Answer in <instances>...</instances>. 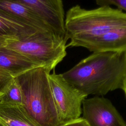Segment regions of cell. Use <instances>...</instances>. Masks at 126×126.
Segmentation results:
<instances>
[{
    "label": "cell",
    "mask_w": 126,
    "mask_h": 126,
    "mask_svg": "<svg viewBox=\"0 0 126 126\" xmlns=\"http://www.w3.org/2000/svg\"><path fill=\"white\" fill-rule=\"evenodd\" d=\"M126 72V51L93 53L62 74L87 96H103L123 89Z\"/></svg>",
    "instance_id": "1"
},
{
    "label": "cell",
    "mask_w": 126,
    "mask_h": 126,
    "mask_svg": "<svg viewBox=\"0 0 126 126\" xmlns=\"http://www.w3.org/2000/svg\"><path fill=\"white\" fill-rule=\"evenodd\" d=\"M50 71L39 67L16 78L23 92V106L38 126H60L61 121L49 80Z\"/></svg>",
    "instance_id": "2"
},
{
    "label": "cell",
    "mask_w": 126,
    "mask_h": 126,
    "mask_svg": "<svg viewBox=\"0 0 126 126\" xmlns=\"http://www.w3.org/2000/svg\"><path fill=\"white\" fill-rule=\"evenodd\" d=\"M122 27H126V13L109 5L87 10L76 5L65 14L66 41L92 37Z\"/></svg>",
    "instance_id": "3"
},
{
    "label": "cell",
    "mask_w": 126,
    "mask_h": 126,
    "mask_svg": "<svg viewBox=\"0 0 126 126\" xmlns=\"http://www.w3.org/2000/svg\"><path fill=\"white\" fill-rule=\"evenodd\" d=\"M66 42L51 33L36 32L22 38L8 39L4 48L23 55L39 67L51 71L66 56Z\"/></svg>",
    "instance_id": "4"
},
{
    "label": "cell",
    "mask_w": 126,
    "mask_h": 126,
    "mask_svg": "<svg viewBox=\"0 0 126 126\" xmlns=\"http://www.w3.org/2000/svg\"><path fill=\"white\" fill-rule=\"evenodd\" d=\"M49 80L62 124L80 118L82 103L87 95L66 81L62 74L56 73L54 70L49 74Z\"/></svg>",
    "instance_id": "5"
},
{
    "label": "cell",
    "mask_w": 126,
    "mask_h": 126,
    "mask_svg": "<svg viewBox=\"0 0 126 126\" xmlns=\"http://www.w3.org/2000/svg\"><path fill=\"white\" fill-rule=\"evenodd\" d=\"M82 117L89 126H126V123L108 99L94 96L83 101Z\"/></svg>",
    "instance_id": "6"
},
{
    "label": "cell",
    "mask_w": 126,
    "mask_h": 126,
    "mask_svg": "<svg viewBox=\"0 0 126 126\" xmlns=\"http://www.w3.org/2000/svg\"><path fill=\"white\" fill-rule=\"evenodd\" d=\"M32 10L49 30L65 39V13L61 0H18Z\"/></svg>",
    "instance_id": "7"
},
{
    "label": "cell",
    "mask_w": 126,
    "mask_h": 126,
    "mask_svg": "<svg viewBox=\"0 0 126 126\" xmlns=\"http://www.w3.org/2000/svg\"><path fill=\"white\" fill-rule=\"evenodd\" d=\"M68 47H82L93 53L126 51V27L111 29L95 36L70 40Z\"/></svg>",
    "instance_id": "8"
},
{
    "label": "cell",
    "mask_w": 126,
    "mask_h": 126,
    "mask_svg": "<svg viewBox=\"0 0 126 126\" xmlns=\"http://www.w3.org/2000/svg\"><path fill=\"white\" fill-rule=\"evenodd\" d=\"M0 10L13 15L39 32L54 34L32 10L20 3L18 0H0Z\"/></svg>",
    "instance_id": "9"
},
{
    "label": "cell",
    "mask_w": 126,
    "mask_h": 126,
    "mask_svg": "<svg viewBox=\"0 0 126 126\" xmlns=\"http://www.w3.org/2000/svg\"><path fill=\"white\" fill-rule=\"evenodd\" d=\"M39 66L23 55L3 48L0 49V68L15 78Z\"/></svg>",
    "instance_id": "10"
},
{
    "label": "cell",
    "mask_w": 126,
    "mask_h": 126,
    "mask_svg": "<svg viewBox=\"0 0 126 126\" xmlns=\"http://www.w3.org/2000/svg\"><path fill=\"white\" fill-rule=\"evenodd\" d=\"M0 122L4 126H38L21 104L0 102Z\"/></svg>",
    "instance_id": "11"
},
{
    "label": "cell",
    "mask_w": 126,
    "mask_h": 126,
    "mask_svg": "<svg viewBox=\"0 0 126 126\" xmlns=\"http://www.w3.org/2000/svg\"><path fill=\"white\" fill-rule=\"evenodd\" d=\"M36 32H38L13 15L0 10V36L11 39L19 38Z\"/></svg>",
    "instance_id": "12"
},
{
    "label": "cell",
    "mask_w": 126,
    "mask_h": 126,
    "mask_svg": "<svg viewBox=\"0 0 126 126\" xmlns=\"http://www.w3.org/2000/svg\"><path fill=\"white\" fill-rule=\"evenodd\" d=\"M0 102L23 105L24 95L16 78H13L7 84L3 92L0 95Z\"/></svg>",
    "instance_id": "13"
},
{
    "label": "cell",
    "mask_w": 126,
    "mask_h": 126,
    "mask_svg": "<svg viewBox=\"0 0 126 126\" xmlns=\"http://www.w3.org/2000/svg\"><path fill=\"white\" fill-rule=\"evenodd\" d=\"M96 3L100 6L113 5L118 9L124 11L126 13V0H97Z\"/></svg>",
    "instance_id": "14"
},
{
    "label": "cell",
    "mask_w": 126,
    "mask_h": 126,
    "mask_svg": "<svg viewBox=\"0 0 126 126\" xmlns=\"http://www.w3.org/2000/svg\"><path fill=\"white\" fill-rule=\"evenodd\" d=\"M12 78L8 73L0 68V94H2L6 86Z\"/></svg>",
    "instance_id": "15"
},
{
    "label": "cell",
    "mask_w": 126,
    "mask_h": 126,
    "mask_svg": "<svg viewBox=\"0 0 126 126\" xmlns=\"http://www.w3.org/2000/svg\"><path fill=\"white\" fill-rule=\"evenodd\" d=\"M60 126H89L85 120H84L82 117H80V118L75 121L63 124Z\"/></svg>",
    "instance_id": "16"
},
{
    "label": "cell",
    "mask_w": 126,
    "mask_h": 126,
    "mask_svg": "<svg viewBox=\"0 0 126 126\" xmlns=\"http://www.w3.org/2000/svg\"><path fill=\"white\" fill-rule=\"evenodd\" d=\"M11 39L3 36H0V49L4 48L6 45V42L8 39Z\"/></svg>",
    "instance_id": "17"
},
{
    "label": "cell",
    "mask_w": 126,
    "mask_h": 126,
    "mask_svg": "<svg viewBox=\"0 0 126 126\" xmlns=\"http://www.w3.org/2000/svg\"><path fill=\"white\" fill-rule=\"evenodd\" d=\"M122 90H123V91L124 92L125 94V95L126 97V72L125 74V78H124V82H123V89Z\"/></svg>",
    "instance_id": "18"
},
{
    "label": "cell",
    "mask_w": 126,
    "mask_h": 126,
    "mask_svg": "<svg viewBox=\"0 0 126 126\" xmlns=\"http://www.w3.org/2000/svg\"><path fill=\"white\" fill-rule=\"evenodd\" d=\"M0 126H3V125H2V124L0 122Z\"/></svg>",
    "instance_id": "19"
},
{
    "label": "cell",
    "mask_w": 126,
    "mask_h": 126,
    "mask_svg": "<svg viewBox=\"0 0 126 126\" xmlns=\"http://www.w3.org/2000/svg\"><path fill=\"white\" fill-rule=\"evenodd\" d=\"M1 94H0V95H1Z\"/></svg>",
    "instance_id": "20"
}]
</instances>
